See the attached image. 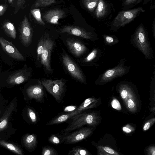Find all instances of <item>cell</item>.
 Wrapping results in <instances>:
<instances>
[{
  "mask_svg": "<svg viewBox=\"0 0 155 155\" xmlns=\"http://www.w3.org/2000/svg\"><path fill=\"white\" fill-rule=\"evenodd\" d=\"M69 154L74 155H90L91 154L88 150L80 147H76L69 152Z\"/></svg>",
  "mask_w": 155,
  "mask_h": 155,
  "instance_id": "28",
  "label": "cell"
},
{
  "mask_svg": "<svg viewBox=\"0 0 155 155\" xmlns=\"http://www.w3.org/2000/svg\"><path fill=\"white\" fill-rule=\"evenodd\" d=\"M31 13L36 21L39 24L45 25V23L43 21L41 17L40 9L34 8L31 11Z\"/></svg>",
  "mask_w": 155,
  "mask_h": 155,
  "instance_id": "29",
  "label": "cell"
},
{
  "mask_svg": "<svg viewBox=\"0 0 155 155\" xmlns=\"http://www.w3.org/2000/svg\"><path fill=\"white\" fill-rule=\"evenodd\" d=\"M19 31L21 43L25 47H28L32 42L33 30L26 15L20 23Z\"/></svg>",
  "mask_w": 155,
  "mask_h": 155,
  "instance_id": "8",
  "label": "cell"
},
{
  "mask_svg": "<svg viewBox=\"0 0 155 155\" xmlns=\"http://www.w3.org/2000/svg\"><path fill=\"white\" fill-rule=\"evenodd\" d=\"M151 78L150 87V107H155V67Z\"/></svg>",
  "mask_w": 155,
  "mask_h": 155,
  "instance_id": "20",
  "label": "cell"
},
{
  "mask_svg": "<svg viewBox=\"0 0 155 155\" xmlns=\"http://www.w3.org/2000/svg\"><path fill=\"white\" fill-rule=\"evenodd\" d=\"M44 37L45 40V47L40 61L41 64L47 70L51 72L52 70L51 66L50 60L51 53L54 46V42L47 32L45 33Z\"/></svg>",
  "mask_w": 155,
  "mask_h": 155,
  "instance_id": "9",
  "label": "cell"
},
{
  "mask_svg": "<svg viewBox=\"0 0 155 155\" xmlns=\"http://www.w3.org/2000/svg\"><path fill=\"white\" fill-rule=\"evenodd\" d=\"M97 149V154L99 155H120L116 151L108 146H99Z\"/></svg>",
  "mask_w": 155,
  "mask_h": 155,
  "instance_id": "23",
  "label": "cell"
},
{
  "mask_svg": "<svg viewBox=\"0 0 155 155\" xmlns=\"http://www.w3.org/2000/svg\"><path fill=\"white\" fill-rule=\"evenodd\" d=\"M62 59L64 65L71 75L81 83L85 84V78L81 70L66 53L63 54Z\"/></svg>",
  "mask_w": 155,
  "mask_h": 155,
  "instance_id": "6",
  "label": "cell"
},
{
  "mask_svg": "<svg viewBox=\"0 0 155 155\" xmlns=\"http://www.w3.org/2000/svg\"><path fill=\"white\" fill-rule=\"evenodd\" d=\"M71 118L72 119V121L64 130L65 132H70L85 125L95 127L101 119L100 116L95 112L81 113Z\"/></svg>",
  "mask_w": 155,
  "mask_h": 155,
  "instance_id": "3",
  "label": "cell"
},
{
  "mask_svg": "<svg viewBox=\"0 0 155 155\" xmlns=\"http://www.w3.org/2000/svg\"><path fill=\"white\" fill-rule=\"evenodd\" d=\"M106 12V5L104 0H99L95 11L96 16L98 18H101L105 15Z\"/></svg>",
  "mask_w": 155,
  "mask_h": 155,
  "instance_id": "24",
  "label": "cell"
},
{
  "mask_svg": "<svg viewBox=\"0 0 155 155\" xmlns=\"http://www.w3.org/2000/svg\"><path fill=\"white\" fill-rule=\"evenodd\" d=\"M99 99L94 97H90L86 99L76 110L84 111L85 110L94 108L96 107Z\"/></svg>",
  "mask_w": 155,
  "mask_h": 155,
  "instance_id": "19",
  "label": "cell"
},
{
  "mask_svg": "<svg viewBox=\"0 0 155 155\" xmlns=\"http://www.w3.org/2000/svg\"><path fill=\"white\" fill-rule=\"evenodd\" d=\"M26 92L30 97L38 100H41L44 95L43 87L41 84L28 87Z\"/></svg>",
  "mask_w": 155,
  "mask_h": 155,
  "instance_id": "16",
  "label": "cell"
},
{
  "mask_svg": "<svg viewBox=\"0 0 155 155\" xmlns=\"http://www.w3.org/2000/svg\"><path fill=\"white\" fill-rule=\"evenodd\" d=\"M77 108V106H69L66 107L64 109L65 112H71L75 110Z\"/></svg>",
  "mask_w": 155,
  "mask_h": 155,
  "instance_id": "42",
  "label": "cell"
},
{
  "mask_svg": "<svg viewBox=\"0 0 155 155\" xmlns=\"http://www.w3.org/2000/svg\"><path fill=\"white\" fill-rule=\"evenodd\" d=\"M29 76V73L25 70H20L10 75L8 78L7 82L11 85L19 84L27 81Z\"/></svg>",
  "mask_w": 155,
  "mask_h": 155,
  "instance_id": "15",
  "label": "cell"
},
{
  "mask_svg": "<svg viewBox=\"0 0 155 155\" xmlns=\"http://www.w3.org/2000/svg\"><path fill=\"white\" fill-rule=\"evenodd\" d=\"M28 113L29 116L33 123H35L37 120V117L34 112L31 108H28Z\"/></svg>",
  "mask_w": 155,
  "mask_h": 155,
  "instance_id": "38",
  "label": "cell"
},
{
  "mask_svg": "<svg viewBox=\"0 0 155 155\" xmlns=\"http://www.w3.org/2000/svg\"><path fill=\"white\" fill-rule=\"evenodd\" d=\"M0 144L17 154L20 155H23L21 149L17 146L13 144L8 143L4 140H1Z\"/></svg>",
  "mask_w": 155,
  "mask_h": 155,
  "instance_id": "25",
  "label": "cell"
},
{
  "mask_svg": "<svg viewBox=\"0 0 155 155\" xmlns=\"http://www.w3.org/2000/svg\"><path fill=\"white\" fill-rule=\"evenodd\" d=\"M137 0H125L124 4L126 5H128L134 3Z\"/></svg>",
  "mask_w": 155,
  "mask_h": 155,
  "instance_id": "43",
  "label": "cell"
},
{
  "mask_svg": "<svg viewBox=\"0 0 155 155\" xmlns=\"http://www.w3.org/2000/svg\"><path fill=\"white\" fill-rule=\"evenodd\" d=\"M133 45L144 55L145 58H153V52L148 36L143 26L140 25L137 28L131 39Z\"/></svg>",
  "mask_w": 155,
  "mask_h": 155,
  "instance_id": "2",
  "label": "cell"
},
{
  "mask_svg": "<svg viewBox=\"0 0 155 155\" xmlns=\"http://www.w3.org/2000/svg\"><path fill=\"white\" fill-rule=\"evenodd\" d=\"M150 111L155 115V107H150L149 108Z\"/></svg>",
  "mask_w": 155,
  "mask_h": 155,
  "instance_id": "44",
  "label": "cell"
},
{
  "mask_svg": "<svg viewBox=\"0 0 155 155\" xmlns=\"http://www.w3.org/2000/svg\"><path fill=\"white\" fill-rule=\"evenodd\" d=\"M26 1L27 0H13L12 5L14 8L13 14H16L20 9H24L26 7Z\"/></svg>",
  "mask_w": 155,
  "mask_h": 155,
  "instance_id": "27",
  "label": "cell"
},
{
  "mask_svg": "<svg viewBox=\"0 0 155 155\" xmlns=\"http://www.w3.org/2000/svg\"><path fill=\"white\" fill-rule=\"evenodd\" d=\"M45 44L44 36H42L38 42L37 48V59L39 61H40L41 56L44 49Z\"/></svg>",
  "mask_w": 155,
  "mask_h": 155,
  "instance_id": "30",
  "label": "cell"
},
{
  "mask_svg": "<svg viewBox=\"0 0 155 155\" xmlns=\"http://www.w3.org/2000/svg\"><path fill=\"white\" fill-rule=\"evenodd\" d=\"M0 44L3 50L11 57L18 60H25L22 54L12 42L0 37Z\"/></svg>",
  "mask_w": 155,
  "mask_h": 155,
  "instance_id": "12",
  "label": "cell"
},
{
  "mask_svg": "<svg viewBox=\"0 0 155 155\" xmlns=\"http://www.w3.org/2000/svg\"><path fill=\"white\" fill-rule=\"evenodd\" d=\"M112 107L114 109L120 110L122 109L120 104L118 100L115 97H113L110 103Z\"/></svg>",
  "mask_w": 155,
  "mask_h": 155,
  "instance_id": "33",
  "label": "cell"
},
{
  "mask_svg": "<svg viewBox=\"0 0 155 155\" xmlns=\"http://www.w3.org/2000/svg\"><path fill=\"white\" fill-rule=\"evenodd\" d=\"M8 7L6 4H1L0 6V16H2L5 12Z\"/></svg>",
  "mask_w": 155,
  "mask_h": 155,
  "instance_id": "41",
  "label": "cell"
},
{
  "mask_svg": "<svg viewBox=\"0 0 155 155\" xmlns=\"http://www.w3.org/2000/svg\"><path fill=\"white\" fill-rule=\"evenodd\" d=\"M153 36L154 38L155 41V23L153 26Z\"/></svg>",
  "mask_w": 155,
  "mask_h": 155,
  "instance_id": "45",
  "label": "cell"
},
{
  "mask_svg": "<svg viewBox=\"0 0 155 155\" xmlns=\"http://www.w3.org/2000/svg\"><path fill=\"white\" fill-rule=\"evenodd\" d=\"M8 3L10 4H12V5L13 2V0H8Z\"/></svg>",
  "mask_w": 155,
  "mask_h": 155,
  "instance_id": "46",
  "label": "cell"
},
{
  "mask_svg": "<svg viewBox=\"0 0 155 155\" xmlns=\"http://www.w3.org/2000/svg\"><path fill=\"white\" fill-rule=\"evenodd\" d=\"M123 131L127 134H130L135 130V128L129 124H127L122 127Z\"/></svg>",
  "mask_w": 155,
  "mask_h": 155,
  "instance_id": "37",
  "label": "cell"
},
{
  "mask_svg": "<svg viewBox=\"0 0 155 155\" xmlns=\"http://www.w3.org/2000/svg\"><path fill=\"white\" fill-rule=\"evenodd\" d=\"M99 1V0H83V3L86 8L92 12L97 8Z\"/></svg>",
  "mask_w": 155,
  "mask_h": 155,
  "instance_id": "26",
  "label": "cell"
},
{
  "mask_svg": "<svg viewBox=\"0 0 155 155\" xmlns=\"http://www.w3.org/2000/svg\"><path fill=\"white\" fill-rule=\"evenodd\" d=\"M2 29L5 33L13 39L16 38V31L14 25L10 21L4 22L2 25Z\"/></svg>",
  "mask_w": 155,
  "mask_h": 155,
  "instance_id": "21",
  "label": "cell"
},
{
  "mask_svg": "<svg viewBox=\"0 0 155 155\" xmlns=\"http://www.w3.org/2000/svg\"><path fill=\"white\" fill-rule=\"evenodd\" d=\"M145 10L141 7L120 12L114 18L112 25L114 27H123L133 20L139 13Z\"/></svg>",
  "mask_w": 155,
  "mask_h": 155,
  "instance_id": "4",
  "label": "cell"
},
{
  "mask_svg": "<svg viewBox=\"0 0 155 155\" xmlns=\"http://www.w3.org/2000/svg\"><path fill=\"white\" fill-rule=\"evenodd\" d=\"M57 152L52 147H45L43 148L42 154L43 155H55Z\"/></svg>",
  "mask_w": 155,
  "mask_h": 155,
  "instance_id": "32",
  "label": "cell"
},
{
  "mask_svg": "<svg viewBox=\"0 0 155 155\" xmlns=\"http://www.w3.org/2000/svg\"><path fill=\"white\" fill-rule=\"evenodd\" d=\"M66 42L69 51L76 57H80L87 50L86 46L78 40L68 38L66 40Z\"/></svg>",
  "mask_w": 155,
  "mask_h": 155,
  "instance_id": "13",
  "label": "cell"
},
{
  "mask_svg": "<svg viewBox=\"0 0 155 155\" xmlns=\"http://www.w3.org/2000/svg\"><path fill=\"white\" fill-rule=\"evenodd\" d=\"M155 122V118H153L147 121L144 124L143 130L144 131L148 130Z\"/></svg>",
  "mask_w": 155,
  "mask_h": 155,
  "instance_id": "35",
  "label": "cell"
},
{
  "mask_svg": "<svg viewBox=\"0 0 155 155\" xmlns=\"http://www.w3.org/2000/svg\"><path fill=\"white\" fill-rule=\"evenodd\" d=\"M119 91L128 110L133 114L138 113L141 108V104L135 86L130 83H123L119 86Z\"/></svg>",
  "mask_w": 155,
  "mask_h": 155,
  "instance_id": "1",
  "label": "cell"
},
{
  "mask_svg": "<svg viewBox=\"0 0 155 155\" xmlns=\"http://www.w3.org/2000/svg\"><path fill=\"white\" fill-rule=\"evenodd\" d=\"M145 1H146L147 0H145ZM142 1V0H137V4L139 3L140 2H141Z\"/></svg>",
  "mask_w": 155,
  "mask_h": 155,
  "instance_id": "47",
  "label": "cell"
},
{
  "mask_svg": "<svg viewBox=\"0 0 155 155\" xmlns=\"http://www.w3.org/2000/svg\"><path fill=\"white\" fill-rule=\"evenodd\" d=\"M57 0H35L34 6L35 8L43 7L55 3Z\"/></svg>",
  "mask_w": 155,
  "mask_h": 155,
  "instance_id": "31",
  "label": "cell"
},
{
  "mask_svg": "<svg viewBox=\"0 0 155 155\" xmlns=\"http://www.w3.org/2000/svg\"><path fill=\"white\" fill-rule=\"evenodd\" d=\"M94 130L93 128L84 127L64 137V143L71 144L82 141L90 136Z\"/></svg>",
  "mask_w": 155,
  "mask_h": 155,
  "instance_id": "10",
  "label": "cell"
},
{
  "mask_svg": "<svg viewBox=\"0 0 155 155\" xmlns=\"http://www.w3.org/2000/svg\"><path fill=\"white\" fill-rule=\"evenodd\" d=\"M145 154L148 155H155V144L147 146L144 150Z\"/></svg>",
  "mask_w": 155,
  "mask_h": 155,
  "instance_id": "34",
  "label": "cell"
},
{
  "mask_svg": "<svg viewBox=\"0 0 155 155\" xmlns=\"http://www.w3.org/2000/svg\"><path fill=\"white\" fill-rule=\"evenodd\" d=\"M5 1H7V0H5Z\"/></svg>",
  "mask_w": 155,
  "mask_h": 155,
  "instance_id": "48",
  "label": "cell"
},
{
  "mask_svg": "<svg viewBox=\"0 0 155 155\" xmlns=\"http://www.w3.org/2000/svg\"><path fill=\"white\" fill-rule=\"evenodd\" d=\"M57 31L60 33H67L87 39L93 40L94 35L93 32L79 26L72 25L65 26Z\"/></svg>",
  "mask_w": 155,
  "mask_h": 155,
  "instance_id": "11",
  "label": "cell"
},
{
  "mask_svg": "<svg viewBox=\"0 0 155 155\" xmlns=\"http://www.w3.org/2000/svg\"><path fill=\"white\" fill-rule=\"evenodd\" d=\"M97 51L96 49L93 50L85 58L84 61L86 62H90L93 60L97 55Z\"/></svg>",
  "mask_w": 155,
  "mask_h": 155,
  "instance_id": "36",
  "label": "cell"
},
{
  "mask_svg": "<svg viewBox=\"0 0 155 155\" xmlns=\"http://www.w3.org/2000/svg\"><path fill=\"white\" fill-rule=\"evenodd\" d=\"M106 42L110 44L113 43H115V41L114 38L111 36L105 35L104 37Z\"/></svg>",
  "mask_w": 155,
  "mask_h": 155,
  "instance_id": "40",
  "label": "cell"
},
{
  "mask_svg": "<svg viewBox=\"0 0 155 155\" xmlns=\"http://www.w3.org/2000/svg\"><path fill=\"white\" fill-rule=\"evenodd\" d=\"M49 141L54 144H58L60 143V140L59 138L56 136L53 135L49 137Z\"/></svg>",
  "mask_w": 155,
  "mask_h": 155,
  "instance_id": "39",
  "label": "cell"
},
{
  "mask_svg": "<svg viewBox=\"0 0 155 155\" xmlns=\"http://www.w3.org/2000/svg\"><path fill=\"white\" fill-rule=\"evenodd\" d=\"M83 111L77 110L76 109L74 111L62 115L53 119L48 123L47 125H50L59 124L64 122L74 116L81 113Z\"/></svg>",
  "mask_w": 155,
  "mask_h": 155,
  "instance_id": "17",
  "label": "cell"
},
{
  "mask_svg": "<svg viewBox=\"0 0 155 155\" xmlns=\"http://www.w3.org/2000/svg\"><path fill=\"white\" fill-rule=\"evenodd\" d=\"M65 14L64 11L55 9L48 11L44 14L43 17L47 23L57 25L58 24L59 20L64 18Z\"/></svg>",
  "mask_w": 155,
  "mask_h": 155,
  "instance_id": "14",
  "label": "cell"
},
{
  "mask_svg": "<svg viewBox=\"0 0 155 155\" xmlns=\"http://www.w3.org/2000/svg\"><path fill=\"white\" fill-rule=\"evenodd\" d=\"M129 68L125 66L124 63L119 64L114 68L104 72L97 81L100 84H105L115 78L124 75L129 72Z\"/></svg>",
  "mask_w": 155,
  "mask_h": 155,
  "instance_id": "7",
  "label": "cell"
},
{
  "mask_svg": "<svg viewBox=\"0 0 155 155\" xmlns=\"http://www.w3.org/2000/svg\"><path fill=\"white\" fill-rule=\"evenodd\" d=\"M24 145L28 148H34L37 143V139L34 134H28L25 135L23 138Z\"/></svg>",
  "mask_w": 155,
  "mask_h": 155,
  "instance_id": "22",
  "label": "cell"
},
{
  "mask_svg": "<svg viewBox=\"0 0 155 155\" xmlns=\"http://www.w3.org/2000/svg\"><path fill=\"white\" fill-rule=\"evenodd\" d=\"M15 107V104L14 103L12 102L1 118L0 123V131H1L4 130L7 127L9 116L13 111Z\"/></svg>",
  "mask_w": 155,
  "mask_h": 155,
  "instance_id": "18",
  "label": "cell"
},
{
  "mask_svg": "<svg viewBox=\"0 0 155 155\" xmlns=\"http://www.w3.org/2000/svg\"><path fill=\"white\" fill-rule=\"evenodd\" d=\"M41 82L48 91L57 101L61 100L64 90L65 83L63 79L44 80Z\"/></svg>",
  "mask_w": 155,
  "mask_h": 155,
  "instance_id": "5",
  "label": "cell"
}]
</instances>
